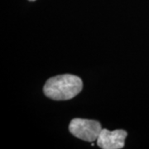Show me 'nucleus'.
<instances>
[{
    "label": "nucleus",
    "instance_id": "3",
    "mask_svg": "<svg viewBox=\"0 0 149 149\" xmlns=\"http://www.w3.org/2000/svg\"><path fill=\"white\" fill-rule=\"evenodd\" d=\"M128 133L123 129L109 131L102 128L97 139V145L103 149H120L124 147Z\"/></svg>",
    "mask_w": 149,
    "mask_h": 149
},
{
    "label": "nucleus",
    "instance_id": "1",
    "mask_svg": "<svg viewBox=\"0 0 149 149\" xmlns=\"http://www.w3.org/2000/svg\"><path fill=\"white\" fill-rule=\"evenodd\" d=\"M82 88L83 82L80 77L65 74L48 79L43 87V92L53 100H68L77 95Z\"/></svg>",
    "mask_w": 149,
    "mask_h": 149
},
{
    "label": "nucleus",
    "instance_id": "4",
    "mask_svg": "<svg viewBox=\"0 0 149 149\" xmlns=\"http://www.w3.org/2000/svg\"><path fill=\"white\" fill-rule=\"evenodd\" d=\"M29 1H35V0H29Z\"/></svg>",
    "mask_w": 149,
    "mask_h": 149
},
{
    "label": "nucleus",
    "instance_id": "2",
    "mask_svg": "<svg viewBox=\"0 0 149 149\" xmlns=\"http://www.w3.org/2000/svg\"><path fill=\"white\" fill-rule=\"evenodd\" d=\"M69 130L74 137L93 143L99 138L102 127L100 123L96 120L74 118L70 123Z\"/></svg>",
    "mask_w": 149,
    "mask_h": 149
}]
</instances>
